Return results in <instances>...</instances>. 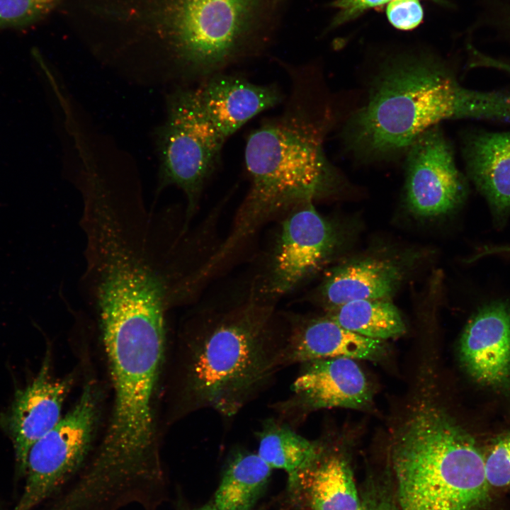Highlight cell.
I'll return each instance as SVG.
<instances>
[{
    "label": "cell",
    "instance_id": "1",
    "mask_svg": "<svg viewBox=\"0 0 510 510\" xmlns=\"http://www.w3.org/2000/svg\"><path fill=\"white\" fill-rule=\"evenodd\" d=\"M290 0H98V28L119 46L163 58L186 79L261 56Z\"/></svg>",
    "mask_w": 510,
    "mask_h": 510
},
{
    "label": "cell",
    "instance_id": "2",
    "mask_svg": "<svg viewBox=\"0 0 510 510\" xmlns=\"http://www.w3.org/2000/svg\"><path fill=\"white\" fill-rule=\"evenodd\" d=\"M290 81L283 111L248 136L244 150L249 191L223 249L237 253L273 217L314 200L330 188L337 171L324 148L334 108L317 69L280 62Z\"/></svg>",
    "mask_w": 510,
    "mask_h": 510
},
{
    "label": "cell",
    "instance_id": "3",
    "mask_svg": "<svg viewBox=\"0 0 510 510\" xmlns=\"http://www.w3.org/2000/svg\"><path fill=\"white\" fill-rule=\"evenodd\" d=\"M288 324L273 302L246 300L189 314L180 338L181 414L211 409L230 419L284 368Z\"/></svg>",
    "mask_w": 510,
    "mask_h": 510
},
{
    "label": "cell",
    "instance_id": "4",
    "mask_svg": "<svg viewBox=\"0 0 510 510\" xmlns=\"http://www.w3.org/2000/svg\"><path fill=\"white\" fill-rule=\"evenodd\" d=\"M458 119L510 122V91L468 89L438 58L404 54L384 62L340 135L357 161H390L428 128Z\"/></svg>",
    "mask_w": 510,
    "mask_h": 510
},
{
    "label": "cell",
    "instance_id": "5",
    "mask_svg": "<svg viewBox=\"0 0 510 510\" xmlns=\"http://www.w3.org/2000/svg\"><path fill=\"white\" fill-rule=\"evenodd\" d=\"M390 455L401 510H482L489 501L484 457L475 441L434 405L408 418Z\"/></svg>",
    "mask_w": 510,
    "mask_h": 510
},
{
    "label": "cell",
    "instance_id": "6",
    "mask_svg": "<svg viewBox=\"0 0 510 510\" xmlns=\"http://www.w3.org/2000/svg\"><path fill=\"white\" fill-rule=\"evenodd\" d=\"M225 142L202 110L195 88H178L168 96L166 120L157 136L159 168L155 199L169 186L179 188L186 198L187 227Z\"/></svg>",
    "mask_w": 510,
    "mask_h": 510
},
{
    "label": "cell",
    "instance_id": "7",
    "mask_svg": "<svg viewBox=\"0 0 510 510\" xmlns=\"http://www.w3.org/2000/svg\"><path fill=\"white\" fill-rule=\"evenodd\" d=\"M98 414V392L89 382L74 407L30 448L23 491L12 510H33L76 474L89 451Z\"/></svg>",
    "mask_w": 510,
    "mask_h": 510
},
{
    "label": "cell",
    "instance_id": "8",
    "mask_svg": "<svg viewBox=\"0 0 510 510\" xmlns=\"http://www.w3.org/2000/svg\"><path fill=\"white\" fill-rule=\"evenodd\" d=\"M335 242L333 227L313 203L293 210L281 222L265 269L251 293L273 302L294 290L324 263Z\"/></svg>",
    "mask_w": 510,
    "mask_h": 510
},
{
    "label": "cell",
    "instance_id": "9",
    "mask_svg": "<svg viewBox=\"0 0 510 510\" xmlns=\"http://www.w3.org/2000/svg\"><path fill=\"white\" fill-rule=\"evenodd\" d=\"M404 156L405 198L415 215H445L463 203L467 195V183L439 125L419 135Z\"/></svg>",
    "mask_w": 510,
    "mask_h": 510
},
{
    "label": "cell",
    "instance_id": "10",
    "mask_svg": "<svg viewBox=\"0 0 510 510\" xmlns=\"http://www.w3.org/2000/svg\"><path fill=\"white\" fill-rule=\"evenodd\" d=\"M302 365L290 395L274 407L280 420L291 426L314 410L362 408L370 402L367 379L354 359H318Z\"/></svg>",
    "mask_w": 510,
    "mask_h": 510
},
{
    "label": "cell",
    "instance_id": "11",
    "mask_svg": "<svg viewBox=\"0 0 510 510\" xmlns=\"http://www.w3.org/2000/svg\"><path fill=\"white\" fill-rule=\"evenodd\" d=\"M50 357L46 355L38 375L23 388L16 390L2 426L12 442L16 475L24 477L31 446L60 420L64 400L73 378H55L50 373Z\"/></svg>",
    "mask_w": 510,
    "mask_h": 510
},
{
    "label": "cell",
    "instance_id": "12",
    "mask_svg": "<svg viewBox=\"0 0 510 510\" xmlns=\"http://www.w3.org/2000/svg\"><path fill=\"white\" fill-rule=\"evenodd\" d=\"M195 90L205 115L225 142L249 120L285 98L277 85L256 84L225 72L200 81Z\"/></svg>",
    "mask_w": 510,
    "mask_h": 510
},
{
    "label": "cell",
    "instance_id": "13",
    "mask_svg": "<svg viewBox=\"0 0 510 510\" xmlns=\"http://www.w3.org/2000/svg\"><path fill=\"white\" fill-rule=\"evenodd\" d=\"M462 363L477 382L502 385L510 379V305L494 301L470 319L460 343Z\"/></svg>",
    "mask_w": 510,
    "mask_h": 510
},
{
    "label": "cell",
    "instance_id": "14",
    "mask_svg": "<svg viewBox=\"0 0 510 510\" xmlns=\"http://www.w3.org/2000/svg\"><path fill=\"white\" fill-rule=\"evenodd\" d=\"M286 317L285 366L332 358L376 360L385 353L383 341L351 332L329 317Z\"/></svg>",
    "mask_w": 510,
    "mask_h": 510
},
{
    "label": "cell",
    "instance_id": "15",
    "mask_svg": "<svg viewBox=\"0 0 510 510\" xmlns=\"http://www.w3.org/2000/svg\"><path fill=\"white\" fill-rule=\"evenodd\" d=\"M462 152L469 178L487 200L494 223L503 227L510 215V130L470 132Z\"/></svg>",
    "mask_w": 510,
    "mask_h": 510
},
{
    "label": "cell",
    "instance_id": "16",
    "mask_svg": "<svg viewBox=\"0 0 510 510\" xmlns=\"http://www.w3.org/2000/svg\"><path fill=\"white\" fill-rule=\"evenodd\" d=\"M288 484L293 499L306 510H358L360 506L350 466L339 455L324 452Z\"/></svg>",
    "mask_w": 510,
    "mask_h": 510
},
{
    "label": "cell",
    "instance_id": "17",
    "mask_svg": "<svg viewBox=\"0 0 510 510\" xmlns=\"http://www.w3.org/2000/svg\"><path fill=\"white\" fill-rule=\"evenodd\" d=\"M400 280L397 266L369 259L335 269L324 282L321 295L332 309L355 300H382L395 292Z\"/></svg>",
    "mask_w": 510,
    "mask_h": 510
},
{
    "label": "cell",
    "instance_id": "18",
    "mask_svg": "<svg viewBox=\"0 0 510 510\" xmlns=\"http://www.w3.org/2000/svg\"><path fill=\"white\" fill-rule=\"evenodd\" d=\"M271 470L258 453L237 450L227 460L215 506L217 510H250L264 493Z\"/></svg>",
    "mask_w": 510,
    "mask_h": 510
},
{
    "label": "cell",
    "instance_id": "19",
    "mask_svg": "<svg viewBox=\"0 0 510 510\" xmlns=\"http://www.w3.org/2000/svg\"><path fill=\"white\" fill-rule=\"evenodd\" d=\"M257 437L258 455L272 469L285 470L288 482L314 464L325 452L319 443L302 436L280 419L266 420Z\"/></svg>",
    "mask_w": 510,
    "mask_h": 510
},
{
    "label": "cell",
    "instance_id": "20",
    "mask_svg": "<svg viewBox=\"0 0 510 510\" xmlns=\"http://www.w3.org/2000/svg\"><path fill=\"white\" fill-rule=\"evenodd\" d=\"M334 309L329 318L360 335L384 341L402 335L405 325L397 308L382 300H360Z\"/></svg>",
    "mask_w": 510,
    "mask_h": 510
},
{
    "label": "cell",
    "instance_id": "21",
    "mask_svg": "<svg viewBox=\"0 0 510 510\" xmlns=\"http://www.w3.org/2000/svg\"><path fill=\"white\" fill-rule=\"evenodd\" d=\"M62 0H0V28L28 26L45 17Z\"/></svg>",
    "mask_w": 510,
    "mask_h": 510
},
{
    "label": "cell",
    "instance_id": "22",
    "mask_svg": "<svg viewBox=\"0 0 510 510\" xmlns=\"http://www.w3.org/2000/svg\"><path fill=\"white\" fill-rule=\"evenodd\" d=\"M484 470L490 487L510 488V435L493 443L484 457Z\"/></svg>",
    "mask_w": 510,
    "mask_h": 510
},
{
    "label": "cell",
    "instance_id": "23",
    "mask_svg": "<svg viewBox=\"0 0 510 510\" xmlns=\"http://www.w3.org/2000/svg\"><path fill=\"white\" fill-rule=\"evenodd\" d=\"M386 14L395 28L403 30L416 28L424 17L419 0H393L388 3Z\"/></svg>",
    "mask_w": 510,
    "mask_h": 510
},
{
    "label": "cell",
    "instance_id": "24",
    "mask_svg": "<svg viewBox=\"0 0 510 510\" xmlns=\"http://www.w3.org/2000/svg\"><path fill=\"white\" fill-rule=\"evenodd\" d=\"M393 0H334L330 6L337 9L331 21L329 28H336L348 23L366 12L367 10L381 6ZM438 4H447L444 0H431Z\"/></svg>",
    "mask_w": 510,
    "mask_h": 510
},
{
    "label": "cell",
    "instance_id": "25",
    "mask_svg": "<svg viewBox=\"0 0 510 510\" xmlns=\"http://www.w3.org/2000/svg\"><path fill=\"white\" fill-rule=\"evenodd\" d=\"M360 498L358 510H401L395 495L380 482H368Z\"/></svg>",
    "mask_w": 510,
    "mask_h": 510
},
{
    "label": "cell",
    "instance_id": "26",
    "mask_svg": "<svg viewBox=\"0 0 510 510\" xmlns=\"http://www.w3.org/2000/svg\"><path fill=\"white\" fill-rule=\"evenodd\" d=\"M468 51L470 67L492 68L510 74V62L489 56L472 45H468Z\"/></svg>",
    "mask_w": 510,
    "mask_h": 510
},
{
    "label": "cell",
    "instance_id": "27",
    "mask_svg": "<svg viewBox=\"0 0 510 510\" xmlns=\"http://www.w3.org/2000/svg\"><path fill=\"white\" fill-rule=\"evenodd\" d=\"M500 12L497 15L494 25L504 31L510 38V5H501Z\"/></svg>",
    "mask_w": 510,
    "mask_h": 510
},
{
    "label": "cell",
    "instance_id": "28",
    "mask_svg": "<svg viewBox=\"0 0 510 510\" xmlns=\"http://www.w3.org/2000/svg\"><path fill=\"white\" fill-rule=\"evenodd\" d=\"M491 255H510V245L484 246L474 256L472 260Z\"/></svg>",
    "mask_w": 510,
    "mask_h": 510
},
{
    "label": "cell",
    "instance_id": "29",
    "mask_svg": "<svg viewBox=\"0 0 510 510\" xmlns=\"http://www.w3.org/2000/svg\"><path fill=\"white\" fill-rule=\"evenodd\" d=\"M188 510H217V509L215 506L213 502H210V503L204 504L200 507L192 509H188Z\"/></svg>",
    "mask_w": 510,
    "mask_h": 510
}]
</instances>
